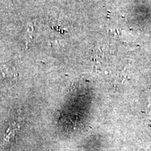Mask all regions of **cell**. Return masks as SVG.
I'll return each mask as SVG.
<instances>
[{
	"label": "cell",
	"instance_id": "1",
	"mask_svg": "<svg viewBox=\"0 0 151 151\" xmlns=\"http://www.w3.org/2000/svg\"><path fill=\"white\" fill-rule=\"evenodd\" d=\"M19 129H20V125H19L17 122H13V123H11L10 124V126H9V129H7L6 132V134L3 139V143H7L9 142V141H10L11 138L15 137L16 132L18 131Z\"/></svg>",
	"mask_w": 151,
	"mask_h": 151
},
{
	"label": "cell",
	"instance_id": "2",
	"mask_svg": "<svg viewBox=\"0 0 151 151\" xmlns=\"http://www.w3.org/2000/svg\"><path fill=\"white\" fill-rule=\"evenodd\" d=\"M0 73L4 78H11L15 76L16 70L12 65L9 64H4L0 66Z\"/></svg>",
	"mask_w": 151,
	"mask_h": 151
}]
</instances>
